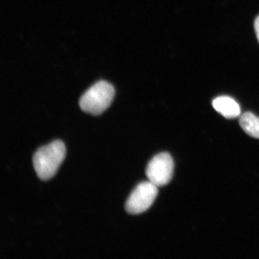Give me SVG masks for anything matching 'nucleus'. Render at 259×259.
I'll return each instance as SVG.
<instances>
[{"instance_id": "f257e3e1", "label": "nucleus", "mask_w": 259, "mask_h": 259, "mask_svg": "<svg viewBox=\"0 0 259 259\" xmlns=\"http://www.w3.org/2000/svg\"><path fill=\"white\" fill-rule=\"evenodd\" d=\"M65 156L66 146L59 140L38 148L32 158L37 177L42 181L52 179L64 161Z\"/></svg>"}, {"instance_id": "f03ea898", "label": "nucleus", "mask_w": 259, "mask_h": 259, "mask_svg": "<svg viewBox=\"0 0 259 259\" xmlns=\"http://www.w3.org/2000/svg\"><path fill=\"white\" fill-rule=\"evenodd\" d=\"M115 89L107 81H100L89 89L79 100V106L87 113L99 115L111 105Z\"/></svg>"}, {"instance_id": "7ed1b4c3", "label": "nucleus", "mask_w": 259, "mask_h": 259, "mask_svg": "<svg viewBox=\"0 0 259 259\" xmlns=\"http://www.w3.org/2000/svg\"><path fill=\"white\" fill-rule=\"evenodd\" d=\"M157 194V186L149 181L139 184L126 202V212L131 214H139L146 212L152 205Z\"/></svg>"}, {"instance_id": "20e7f679", "label": "nucleus", "mask_w": 259, "mask_h": 259, "mask_svg": "<svg viewBox=\"0 0 259 259\" xmlns=\"http://www.w3.org/2000/svg\"><path fill=\"white\" fill-rule=\"evenodd\" d=\"M174 161L166 152L158 153L148 163L146 174L148 181L158 187L168 185L173 177Z\"/></svg>"}, {"instance_id": "39448f33", "label": "nucleus", "mask_w": 259, "mask_h": 259, "mask_svg": "<svg viewBox=\"0 0 259 259\" xmlns=\"http://www.w3.org/2000/svg\"><path fill=\"white\" fill-rule=\"evenodd\" d=\"M214 110L227 119H233L241 115V107L238 102L228 96H221L212 101Z\"/></svg>"}, {"instance_id": "423d86ee", "label": "nucleus", "mask_w": 259, "mask_h": 259, "mask_svg": "<svg viewBox=\"0 0 259 259\" xmlns=\"http://www.w3.org/2000/svg\"><path fill=\"white\" fill-rule=\"evenodd\" d=\"M240 125L250 137L259 139V117L250 112H246L241 116Z\"/></svg>"}, {"instance_id": "0eeeda50", "label": "nucleus", "mask_w": 259, "mask_h": 259, "mask_svg": "<svg viewBox=\"0 0 259 259\" xmlns=\"http://www.w3.org/2000/svg\"><path fill=\"white\" fill-rule=\"evenodd\" d=\"M254 29L255 32V35H256L257 39L259 42V15L255 18L254 22Z\"/></svg>"}]
</instances>
